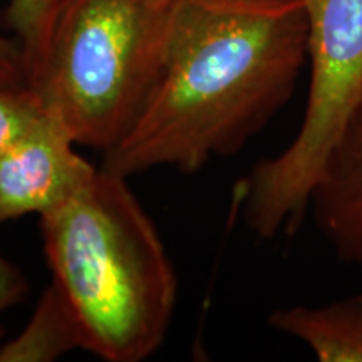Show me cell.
<instances>
[{"instance_id": "6da1fadb", "label": "cell", "mask_w": 362, "mask_h": 362, "mask_svg": "<svg viewBox=\"0 0 362 362\" xmlns=\"http://www.w3.org/2000/svg\"><path fill=\"white\" fill-rule=\"evenodd\" d=\"M305 64L302 0H175L160 76L101 166L197 173L232 156L288 103Z\"/></svg>"}, {"instance_id": "7a4b0ae2", "label": "cell", "mask_w": 362, "mask_h": 362, "mask_svg": "<svg viewBox=\"0 0 362 362\" xmlns=\"http://www.w3.org/2000/svg\"><path fill=\"white\" fill-rule=\"evenodd\" d=\"M39 218L52 282L78 320L83 349L106 362L155 354L173 319L178 279L128 178L99 166Z\"/></svg>"}, {"instance_id": "3957f363", "label": "cell", "mask_w": 362, "mask_h": 362, "mask_svg": "<svg viewBox=\"0 0 362 362\" xmlns=\"http://www.w3.org/2000/svg\"><path fill=\"white\" fill-rule=\"evenodd\" d=\"M175 0H64L27 86L78 146L110 151L160 76Z\"/></svg>"}, {"instance_id": "277c9868", "label": "cell", "mask_w": 362, "mask_h": 362, "mask_svg": "<svg viewBox=\"0 0 362 362\" xmlns=\"http://www.w3.org/2000/svg\"><path fill=\"white\" fill-rule=\"evenodd\" d=\"M309 98L300 129L237 187L245 225L260 238L293 235L330 153L362 104V0H302Z\"/></svg>"}, {"instance_id": "5b68a950", "label": "cell", "mask_w": 362, "mask_h": 362, "mask_svg": "<svg viewBox=\"0 0 362 362\" xmlns=\"http://www.w3.org/2000/svg\"><path fill=\"white\" fill-rule=\"evenodd\" d=\"M51 112L0 156V225L44 215L64 203L96 173Z\"/></svg>"}, {"instance_id": "8992f818", "label": "cell", "mask_w": 362, "mask_h": 362, "mask_svg": "<svg viewBox=\"0 0 362 362\" xmlns=\"http://www.w3.org/2000/svg\"><path fill=\"white\" fill-rule=\"evenodd\" d=\"M310 208L339 259L362 265V104L325 163Z\"/></svg>"}, {"instance_id": "52a82bcc", "label": "cell", "mask_w": 362, "mask_h": 362, "mask_svg": "<svg viewBox=\"0 0 362 362\" xmlns=\"http://www.w3.org/2000/svg\"><path fill=\"white\" fill-rule=\"evenodd\" d=\"M272 329L304 342L319 362H362V293L270 312Z\"/></svg>"}, {"instance_id": "ba28073f", "label": "cell", "mask_w": 362, "mask_h": 362, "mask_svg": "<svg viewBox=\"0 0 362 362\" xmlns=\"http://www.w3.org/2000/svg\"><path fill=\"white\" fill-rule=\"evenodd\" d=\"M76 349H83L79 324L64 296L51 282L19 336L0 342V362H52Z\"/></svg>"}, {"instance_id": "9c48e42d", "label": "cell", "mask_w": 362, "mask_h": 362, "mask_svg": "<svg viewBox=\"0 0 362 362\" xmlns=\"http://www.w3.org/2000/svg\"><path fill=\"white\" fill-rule=\"evenodd\" d=\"M62 4L64 0H8L4 22L24 52L27 79L44 56Z\"/></svg>"}, {"instance_id": "30bf717a", "label": "cell", "mask_w": 362, "mask_h": 362, "mask_svg": "<svg viewBox=\"0 0 362 362\" xmlns=\"http://www.w3.org/2000/svg\"><path fill=\"white\" fill-rule=\"evenodd\" d=\"M47 110L29 86L0 88V156L29 133Z\"/></svg>"}, {"instance_id": "8fae6325", "label": "cell", "mask_w": 362, "mask_h": 362, "mask_svg": "<svg viewBox=\"0 0 362 362\" xmlns=\"http://www.w3.org/2000/svg\"><path fill=\"white\" fill-rule=\"evenodd\" d=\"M29 292L30 287L24 272L0 255V315L12 309L13 305L22 304L29 296ZM2 337L4 329L0 325V341H2Z\"/></svg>"}, {"instance_id": "7c38bea8", "label": "cell", "mask_w": 362, "mask_h": 362, "mask_svg": "<svg viewBox=\"0 0 362 362\" xmlns=\"http://www.w3.org/2000/svg\"><path fill=\"white\" fill-rule=\"evenodd\" d=\"M27 86L25 59L16 39L0 34V88Z\"/></svg>"}]
</instances>
